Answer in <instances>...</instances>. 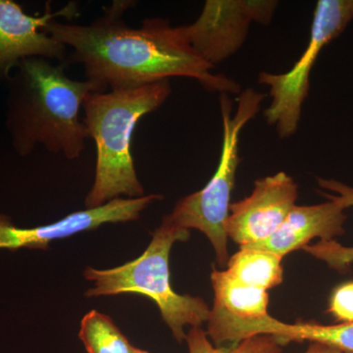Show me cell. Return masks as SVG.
I'll list each match as a JSON object with an SVG mask.
<instances>
[{
    "label": "cell",
    "instance_id": "cell-1",
    "mask_svg": "<svg viewBox=\"0 0 353 353\" xmlns=\"http://www.w3.org/2000/svg\"><path fill=\"white\" fill-rule=\"evenodd\" d=\"M132 6V1L114 2L90 24L53 20L43 31L72 48V60L83 65L88 80L110 90L183 77L196 80L208 92L240 94L238 83L211 72L213 67L197 54L180 27L161 18L130 27L123 15Z\"/></svg>",
    "mask_w": 353,
    "mask_h": 353
},
{
    "label": "cell",
    "instance_id": "cell-2",
    "mask_svg": "<svg viewBox=\"0 0 353 353\" xmlns=\"http://www.w3.org/2000/svg\"><path fill=\"white\" fill-rule=\"evenodd\" d=\"M18 67L9 114L18 152L29 154L39 143L67 159L80 157L90 139L80 116L83 102L92 92H106L108 88L88 79L73 80L64 66L46 58H26Z\"/></svg>",
    "mask_w": 353,
    "mask_h": 353
},
{
    "label": "cell",
    "instance_id": "cell-3",
    "mask_svg": "<svg viewBox=\"0 0 353 353\" xmlns=\"http://www.w3.org/2000/svg\"><path fill=\"white\" fill-rule=\"evenodd\" d=\"M171 92L170 80H165L88 95L83 120L97 145V167L85 208H99L122 196H145L134 168L132 134L139 121L159 108Z\"/></svg>",
    "mask_w": 353,
    "mask_h": 353
},
{
    "label": "cell",
    "instance_id": "cell-4",
    "mask_svg": "<svg viewBox=\"0 0 353 353\" xmlns=\"http://www.w3.org/2000/svg\"><path fill=\"white\" fill-rule=\"evenodd\" d=\"M190 230L183 229L164 216L161 225L152 234V241L138 259L108 270L88 268L83 276L94 287L88 297L139 294L152 299L162 319L179 343L185 340V327H201L208 322L210 307L201 297L180 294L170 282L169 257L176 241H187Z\"/></svg>",
    "mask_w": 353,
    "mask_h": 353
},
{
    "label": "cell",
    "instance_id": "cell-5",
    "mask_svg": "<svg viewBox=\"0 0 353 353\" xmlns=\"http://www.w3.org/2000/svg\"><path fill=\"white\" fill-rule=\"evenodd\" d=\"M265 95L253 88L241 92L236 113L229 94H221L222 150L217 170L203 189L180 199L167 219L185 230L196 229L208 236L214 248L221 267L229 260L226 221L230 214L231 196L240 164V137L245 125L261 108Z\"/></svg>",
    "mask_w": 353,
    "mask_h": 353
},
{
    "label": "cell",
    "instance_id": "cell-6",
    "mask_svg": "<svg viewBox=\"0 0 353 353\" xmlns=\"http://www.w3.org/2000/svg\"><path fill=\"white\" fill-rule=\"evenodd\" d=\"M352 21L353 0H319L313 14L307 46L296 64L285 73L259 74V83L270 88L271 103L264 111L265 119L276 128L281 139L290 138L299 129L310 87L311 70L320 53Z\"/></svg>",
    "mask_w": 353,
    "mask_h": 353
},
{
    "label": "cell",
    "instance_id": "cell-7",
    "mask_svg": "<svg viewBox=\"0 0 353 353\" xmlns=\"http://www.w3.org/2000/svg\"><path fill=\"white\" fill-rule=\"evenodd\" d=\"M278 1L208 0L194 23L180 26L197 54L214 68L233 57L245 44L253 22L269 25Z\"/></svg>",
    "mask_w": 353,
    "mask_h": 353
},
{
    "label": "cell",
    "instance_id": "cell-8",
    "mask_svg": "<svg viewBox=\"0 0 353 353\" xmlns=\"http://www.w3.org/2000/svg\"><path fill=\"white\" fill-rule=\"evenodd\" d=\"M299 199V185L281 171L257 179L252 194L230 205L226 221L228 238L248 248L271 238L283 224Z\"/></svg>",
    "mask_w": 353,
    "mask_h": 353
},
{
    "label": "cell",
    "instance_id": "cell-9",
    "mask_svg": "<svg viewBox=\"0 0 353 353\" xmlns=\"http://www.w3.org/2000/svg\"><path fill=\"white\" fill-rule=\"evenodd\" d=\"M78 12L75 2L54 12L48 3L43 15L31 16L15 2L0 0V76L8 75L10 69L26 58L64 61L67 46L58 43L43 29L55 18L71 20Z\"/></svg>",
    "mask_w": 353,
    "mask_h": 353
},
{
    "label": "cell",
    "instance_id": "cell-10",
    "mask_svg": "<svg viewBox=\"0 0 353 353\" xmlns=\"http://www.w3.org/2000/svg\"><path fill=\"white\" fill-rule=\"evenodd\" d=\"M318 192L327 201L315 205H294L271 238L248 248L269 250L285 257L294 250H303L314 239L332 241L343 236L347 208L334 194L323 190Z\"/></svg>",
    "mask_w": 353,
    "mask_h": 353
},
{
    "label": "cell",
    "instance_id": "cell-11",
    "mask_svg": "<svg viewBox=\"0 0 353 353\" xmlns=\"http://www.w3.org/2000/svg\"><path fill=\"white\" fill-rule=\"evenodd\" d=\"M257 334H269L284 347L290 343H320L343 353H353V322L323 325L316 322L296 321L289 324L279 321L270 314L259 320L234 323L223 332V343L234 347L245 339Z\"/></svg>",
    "mask_w": 353,
    "mask_h": 353
},
{
    "label": "cell",
    "instance_id": "cell-12",
    "mask_svg": "<svg viewBox=\"0 0 353 353\" xmlns=\"http://www.w3.org/2000/svg\"><path fill=\"white\" fill-rule=\"evenodd\" d=\"M210 278L214 303L206 322L208 334L234 323L253 321L269 314L267 290L243 284L227 270H217L214 266Z\"/></svg>",
    "mask_w": 353,
    "mask_h": 353
},
{
    "label": "cell",
    "instance_id": "cell-13",
    "mask_svg": "<svg viewBox=\"0 0 353 353\" xmlns=\"http://www.w3.org/2000/svg\"><path fill=\"white\" fill-rule=\"evenodd\" d=\"M284 257L259 248H241L227 262V272L243 284L267 290L284 280Z\"/></svg>",
    "mask_w": 353,
    "mask_h": 353
},
{
    "label": "cell",
    "instance_id": "cell-14",
    "mask_svg": "<svg viewBox=\"0 0 353 353\" xmlns=\"http://www.w3.org/2000/svg\"><path fill=\"white\" fill-rule=\"evenodd\" d=\"M317 183L323 192L334 194L340 199L345 208L353 206V187L334 180V179L320 178L318 176ZM303 250L311 256L325 262L332 270L340 274L350 273L353 264V246H345L338 241H319L314 245L304 246Z\"/></svg>",
    "mask_w": 353,
    "mask_h": 353
},
{
    "label": "cell",
    "instance_id": "cell-15",
    "mask_svg": "<svg viewBox=\"0 0 353 353\" xmlns=\"http://www.w3.org/2000/svg\"><path fill=\"white\" fill-rule=\"evenodd\" d=\"M79 338L88 353H132L134 347L109 316L97 310L83 316Z\"/></svg>",
    "mask_w": 353,
    "mask_h": 353
},
{
    "label": "cell",
    "instance_id": "cell-16",
    "mask_svg": "<svg viewBox=\"0 0 353 353\" xmlns=\"http://www.w3.org/2000/svg\"><path fill=\"white\" fill-rule=\"evenodd\" d=\"M189 353H284L277 339L257 334L245 339L233 347H216L201 327H192L185 336Z\"/></svg>",
    "mask_w": 353,
    "mask_h": 353
},
{
    "label": "cell",
    "instance_id": "cell-17",
    "mask_svg": "<svg viewBox=\"0 0 353 353\" xmlns=\"http://www.w3.org/2000/svg\"><path fill=\"white\" fill-rule=\"evenodd\" d=\"M327 313L336 322H353V281L336 285L332 290Z\"/></svg>",
    "mask_w": 353,
    "mask_h": 353
},
{
    "label": "cell",
    "instance_id": "cell-18",
    "mask_svg": "<svg viewBox=\"0 0 353 353\" xmlns=\"http://www.w3.org/2000/svg\"><path fill=\"white\" fill-rule=\"evenodd\" d=\"M303 353H343L340 350L320 343H309L307 350Z\"/></svg>",
    "mask_w": 353,
    "mask_h": 353
},
{
    "label": "cell",
    "instance_id": "cell-19",
    "mask_svg": "<svg viewBox=\"0 0 353 353\" xmlns=\"http://www.w3.org/2000/svg\"><path fill=\"white\" fill-rule=\"evenodd\" d=\"M132 353H150L148 352H145V350H141V348L134 347V350H132Z\"/></svg>",
    "mask_w": 353,
    "mask_h": 353
}]
</instances>
